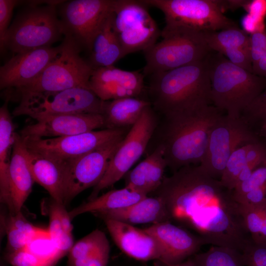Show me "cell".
<instances>
[{"label": "cell", "mask_w": 266, "mask_h": 266, "mask_svg": "<svg viewBox=\"0 0 266 266\" xmlns=\"http://www.w3.org/2000/svg\"><path fill=\"white\" fill-rule=\"evenodd\" d=\"M123 129H105L60 137H22L28 149L60 162H66L102 147L122 136Z\"/></svg>", "instance_id": "4fadbf2b"}, {"label": "cell", "mask_w": 266, "mask_h": 266, "mask_svg": "<svg viewBox=\"0 0 266 266\" xmlns=\"http://www.w3.org/2000/svg\"><path fill=\"white\" fill-rule=\"evenodd\" d=\"M191 258L197 266H245L241 252L223 246L212 245Z\"/></svg>", "instance_id": "1f68e13d"}, {"label": "cell", "mask_w": 266, "mask_h": 266, "mask_svg": "<svg viewBox=\"0 0 266 266\" xmlns=\"http://www.w3.org/2000/svg\"><path fill=\"white\" fill-rule=\"evenodd\" d=\"M261 140L241 117L222 114L211 129L206 154L200 165L210 176L220 180L227 161L236 149Z\"/></svg>", "instance_id": "8fae6325"}, {"label": "cell", "mask_w": 266, "mask_h": 266, "mask_svg": "<svg viewBox=\"0 0 266 266\" xmlns=\"http://www.w3.org/2000/svg\"><path fill=\"white\" fill-rule=\"evenodd\" d=\"M242 254L245 266H266V244L251 240Z\"/></svg>", "instance_id": "74e56055"}, {"label": "cell", "mask_w": 266, "mask_h": 266, "mask_svg": "<svg viewBox=\"0 0 266 266\" xmlns=\"http://www.w3.org/2000/svg\"><path fill=\"white\" fill-rule=\"evenodd\" d=\"M162 37L143 51L146 61L143 74L170 70L205 59L211 53L203 33L189 28L165 26Z\"/></svg>", "instance_id": "5b68a950"}, {"label": "cell", "mask_w": 266, "mask_h": 266, "mask_svg": "<svg viewBox=\"0 0 266 266\" xmlns=\"http://www.w3.org/2000/svg\"><path fill=\"white\" fill-rule=\"evenodd\" d=\"M259 136L264 138L265 141H264L266 143V124L262 125L257 132Z\"/></svg>", "instance_id": "bcb514c9"}, {"label": "cell", "mask_w": 266, "mask_h": 266, "mask_svg": "<svg viewBox=\"0 0 266 266\" xmlns=\"http://www.w3.org/2000/svg\"><path fill=\"white\" fill-rule=\"evenodd\" d=\"M21 1L17 0H0V47L3 50V42L6 32L9 28L10 21L14 7Z\"/></svg>", "instance_id": "f35d334b"}, {"label": "cell", "mask_w": 266, "mask_h": 266, "mask_svg": "<svg viewBox=\"0 0 266 266\" xmlns=\"http://www.w3.org/2000/svg\"><path fill=\"white\" fill-rule=\"evenodd\" d=\"M172 220L195 231L205 244L242 252L251 241L233 190L200 165L183 166L165 177L155 191Z\"/></svg>", "instance_id": "6da1fadb"}, {"label": "cell", "mask_w": 266, "mask_h": 266, "mask_svg": "<svg viewBox=\"0 0 266 266\" xmlns=\"http://www.w3.org/2000/svg\"><path fill=\"white\" fill-rule=\"evenodd\" d=\"M95 214L103 220L112 219L131 225L169 221L164 203L157 196H147L127 207Z\"/></svg>", "instance_id": "7402d4cb"}, {"label": "cell", "mask_w": 266, "mask_h": 266, "mask_svg": "<svg viewBox=\"0 0 266 266\" xmlns=\"http://www.w3.org/2000/svg\"><path fill=\"white\" fill-rule=\"evenodd\" d=\"M141 0H114L113 26L124 56L149 48L161 32Z\"/></svg>", "instance_id": "30bf717a"}, {"label": "cell", "mask_w": 266, "mask_h": 266, "mask_svg": "<svg viewBox=\"0 0 266 266\" xmlns=\"http://www.w3.org/2000/svg\"><path fill=\"white\" fill-rule=\"evenodd\" d=\"M243 8L252 17L265 21L266 15V0H247Z\"/></svg>", "instance_id": "7bdbcfd3"}, {"label": "cell", "mask_w": 266, "mask_h": 266, "mask_svg": "<svg viewBox=\"0 0 266 266\" xmlns=\"http://www.w3.org/2000/svg\"><path fill=\"white\" fill-rule=\"evenodd\" d=\"M207 57L151 75L150 102L156 110L165 115L210 104L211 85Z\"/></svg>", "instance_id": "3957f363"}, {"label": "cell", "mask_w": 266, "mask_h": 266, "mask_svg": "<svg viewBox=\"0 0 266 266\" xmlns=\"http://www.w3.org/2000/svg\"><path fill=\"white\" fill-rule=\"evenodd\" d=\"M147 196L124 187L109 191L100 197L88 200L72 209L68 213L72 220L78 215L85 213L95 214L125 207Z\"/></svg>", "instance_id": "f1b7e54d"}, {"label": "cell", "mask_w": 266, "mask_h": 266, "mask_svg": "<svg viewBox=\"0 0 266 266\" xmlns=\"http://www.w3.org/2000/svg\"><path fill=\"white\" fill-rule=\"evenodd\" d=\"M47 210L49 218L47 230L50 239L55 245L66 235L72 234L73 226L68 212L64 204L51 199Z\"/></svg>", "instance_id": "d6a6232c"}, {"label": "cell", "mask_w": 266, "mask_h": 266, "mask_svg": "<svg viewBox=\"0 0 266 266\" xmlns=\"http://www.w3.org/2000/svg\"><path fill=\"white\" fill-rule=\"evenodd\" d=\"M249 144L236 149L227 161L220 181L224 186L230 190H233L235 188L240 173L248 164L246 156Z\"/></svg>", "instance_id": "836d02e7"}, {"label": "cell", "mask_w": 266, "mask_h": 266, "mask_svg": "<svg viewBox=\"0 0 266 266\" xmlns=\"http://www.w3.org/2000/svg\"><path fill=\"white\" fill-rule=\"evenodd\" d=\"M168 266H197L191 258L188 259L184 262L178 264L169 265Z\"/></svg>", "instance_id": "7dc6e473"}, {"label": "cell", "mask_w": 266, "mask_h": 266, "mask_svg": "<svg viewBox=\"0 0 266 266\" xmlns=\"http://www.w3.org/2000/svg\"><path fill=\"white\" fill-rule=\"evenodd\" d=\"M266 186V160L257 166L248 179L237 185L233 190L235 200L250 191Z\"/></svg>", "instance_id": "8d00e7d4"}, {"label": "cell", "mask_w": 266, "mask_h": 266, "mask_svg": "<svg viewBox=\"0 0 266 266\" xmlns=\"http://www.w3.org/2000/svg\"><path fill=\"white\" fill-rule=\"evenodd\" d=\"M152 105L150 101L129 97L105 101L102 116L106 129H123L133 126L144 110Z\"/></svg>", "instance_id": "4316f807"}, {"label": "cell", "mask_w": 266, "mask_h": 266, "mask_svg": "<svg viewBox=\"0 0 266 266\" xmlns=\"http://www.w3.org/2000/svg\"><path fill=\"white\" fill-rule=\"evenodd\" d=\"M57 5L28 6L18 13L6 32L3 50L17 54L51 47L64 35Z\"/></svg>", "instance_id": "8992f818"}, {"label": "cell", "mask_w": 266, "mask_h": 266, "mask_svg": "<svg viewBox=\"0 0 266 266\" xmlns=\"http://www.w3.org/2000/svg\"><path fill=\"white\" fill-rule=\"evenodd\" d=\"M25 154L34 182L45 189L51 199L64 204V163L32 151L26 145Z\"/></svg>", "instance_id": "44dd1931"}, {"label": "cell", "mask_w": 266, "mask_h": 266, "mask_svg": "<svg viewBox=\"0 0 266 266\" xmlns=\"http://www.w3.org/2000/svg\"><path fill=\"white\" fill-rule=\"evenodd\" d=\"M158 242L160 261L166 266L179 264L199 252L205 242L197 234L166 221L144 229Z\"/></svg>", "instance_id": "ac0fdd59"}, {"label": "cell", "mask_w": 266, "mask_h": 266, "mask_svg": "<svg viewBox=\"0 0 266 266\" xmlns=\"http://www.w3.org/2000/svg\"><path fill=\"white\" fill-rule=\"evenodd\" d=\"M90 52L89 63L94 68L114 66L125 57L113 29L112 11L96 34Z\"/></svg>", "instance_id": "484cf974"}, {"label": "cell", "mask_w": 266, "mask_h": 266, "mask_svg": "<svg viewBox=\"0 0 266 266\" xmlns=\"http://www.w3.org/2000/svg\"><path fill=\"white\" fill-rule=\"evenodd\" d=\"M125 135L64 163V204L65 205L79 194L88 188L94 187L99 183Z\"/></svg>", "instance_id": "5bb4252c"}, {"label": "cell", "mask_w": 266, "mask_h": 266, "mask_svg": "<svg viewBox=\"0 0 266 266\" xmlns=\"http://www.w3.org/2000/svg\"><path fill=\"white\" fill-rule=\"evenodd\" d=\"M61 50V46L14 54L0 67V89L20 88L37 77Z\"/></svg>", "instance_id": "2e32d148"}, {"label": "cell", "mask_w": 266, "mask_h": 266, "mask_svg": "<svg viewBox=\"0 0 266 266\" xmlns=\"http://www.w3.org/2000/svg\"><path fill=\"white\" fill-rule=\"evenodd\" d=\"M103 220L113 240L126 255L140 261H160L159 244L144 229L115 220Z\"/></svg>", "instance_id": "d6986e66"}, {"label": "cell", "mask_w": 266, "mask_h": 266, "mask_svg": "<svg viewBox=\"0 0 266 266\" xmlns=\"http://www.w3.org/2000/svg\"><path fill=\"white\" fill-rule=\"evenodd\" d=\"M249 51L253 66L266 52V29L250 34Z\"/></svg>", "instance_id": "b9f144b4"}, {"label": "cell", "mask_w": 266, "mask_h": 266, "mask_svg": "<svg viewBox=\"0 0 266 266\" xmlns=\"http://www.w3.org/2000/svg\"><path fill=\"white\" fill-rule=\"evenodd\" d=\"M241 117L256 132L266 124V88L246 107Z\"/></svg>", "instance_id": "d590c367"}, {"label": "cell", "mask_w": 266, "mask_h": 266, "mask_svg": "<svg viewBox=\"0 0 266 266\" xmlns=\"http://www.w3.org/2000/svg\"><path fill=\"white\" fill-rule=\"evenodd\" d=\"M221 8L224 12L226 10L235 9L240 7H243L247 0H219Z\"/></svg>", "instance_id": "f6af8a7d"}, {"label": "cell", "mask_w": 266, "mask_h": 266, "mask_svg": "<svg viewBox=\"0 0 266 266\" xmlns=\"http://www.w3.org/2000/svg\"><path fill=\"white\" fill-rule=\"evenodd\" d=\"M25 145L19 133H16L13 144L8 177L12 212L15 214L22 208L32 191L34 179L25 154Z\"/></svg>", "instance_id": "ffe728a7"}, {"label": "cell", "mask_w": 266, "mask_h": 266, "mask_svg": "<svg viewBox=\"0 0 266 266\" xmlns=\"http://www.w3.org/2000/svg\"><path fill=\"white\" fill-rule=\"evenodd\" d=\"M18 95L19 103L14 116L26 115L35 120L48 116L71 114H102L104 101L90 89L78 87L55 92Z\"/></svg>", "instance_id": "ba28073f"}, {"label": "cell", "mask_w": 266, "mask_h": 266, "mask_svg": "<svg viewBox=\"0 0 266 266\" xmlns=\"http://www.w3.org/2000/svg\"><path fill=\"white\" fill-rule=\"evenodd\" d=\"M222 112L210 104L169 113L155 130L158 143L173 172L202 161L212 128Z\"/></svg>", "instance_id": "7a4b0ae2"}, {"label": "cell", "mask_w": 266, "mask_h": 266, "mask_svg": "<svg viewBox=\"0 0 266 266\" xmlns=\"http://www.w3.org/2000/svg\"><path fill=\"white\" fill-rule=\"evenodd\" d=\"M114 0H74L64 2L60 8L64 35L82 48L91 50L94 38L112 12Z\"/></svg>", "instance_id": "9a60e30c"}, {"label": "cell", "mask_w": 266, "mask_h": 266, "mask_svg": "<svg viewBox=\"0 0 266 266\" xmlns=\"http://www.w3.org/2000/svg\"><path fill=\"white\" fill-rule=\"evenodd\" d=\"M57 56L35 79L13 90L16 94L55 92L73 88L90 89V79L94 67L80 56L81 47L65 36Z\"/></svg>", "instance_id": "52a82bcc"}, {"label": "cell", "mask_w": 266, "mask_h": 266, "mask_svg": "<svg viewBox=\"0 0 266 266\" xmlns=\"http://www.w3.org/2000/svg\"><path fill=\"white\" fill-rule=\"evenodd\" d=\"M90 83L121 86L135 92L138 96L144 89L143 74L123 70L114 66L94 68L90 79Z\"/></svg>", "instance_id": "f546056e"}, {"label": "cell", "mask_w": 266, "mask_h": 266, "mask_svg": "<svg viewBox=\"0 0 266 266\" xmlns=\"http://www.w3.org/2000/svg\"><path fill=\"white\" fill-rule=\"evenodd\" d=\"M1 220L2 230L7 235V253L25 249L31 242L36 239H50L48 230L34 226L26 219L22 211L15 214L9 213Z\"/></svg>", "instance_id": "83f0119b"}, {"label": "cell", "mask_w": 266, "mask_h": 266, "mask_svg": "<svg viewBox=\"0 0 266 266\" xmlns=\"http://www.w3.org/2000/svg\"><path fill=\"white\" fill-rule=\"evenodd\" d=\"M240 207L245 226L251 240L257 242L265 225L266 205L255 207Z\"/></svg>", "instance_id": "e575fe53"}, {"label": "cell", "mask_w": 266, "mask_h": 266, "mask_svg": "<svg viewBox=\"0 0 266 266\" xmlns=\"http://www.w3.org/2000/svg\"><path fill=\"white\" fill-rule=\"evenodd\" d=\"M25 126L20 135L25 138H49L64 137L105 128L103 117L99 114L52 115L35 120Z\"/></svg>", "instance_id": "e0dca14e"}, {"label": "cell", "mask_w": 266, "mask_h": 266, "mask_svg": "<svg viewBox=\"0 0 266 266\" xmlns=\"http://www.w3.org/2000/svg\"><path fill=\"white\" fill-rule=\"evenodd\" d=\"M6 97L0 108V200L12 210L8 172L16 134L15 125L8 109Z\"/></svg>", "instance_id": "d4e9b609"}, {"label": "cell", "mask_w": 266, "mask_h": 266, "mask_svg": "<svg viewBox=\"0 0 266 266\" xmlns=\"http://www.w3.org/2000/svg\"><path fill=\"white\" fill-rule=\"evenodd\" d=\"M219 53L226 57L233 64L252 72L249 49L236 48L224 50Z\"/></svg>", "instance_id": "ab89813d"}, {"label": "cell", "mask_w": 266, "mask_h": 266, "mask_svg": "<svg viewBox=\"0 0 266 266\" xmlns=\"http://www.w3.org/2000/svg\"><path fill=\"white\" fill-rule=\"evenodd\" d=\"M205 41L211 51L236 48L249 49V36L238 26L219 31L203 33Z\"/></svg>", "instance_id": "4dcf8cb0"}, {"label": "cell", "mask_w": 266, "mask_h": 266, "mask_svg": "<svg viewBox=\"0 0 266 266\" xmlns=\"http://www.w3.org/2000/svg\"><path fill=\"white\" fill-rule=\"evenodd\" d=\"M166 167L161 149L156 147L143 161L128 173L125 187L147 196L162 184Z\"/></svg>", "instance_id": "603a6c76"}, {"label": "cell", "mask_w": 266, "mask_h": 266, "mask_svg": "<svg viewBox=\"0 0 266 266\" xmlns=\"http://www.w3.org/2000/svg\"><path fill=\"white\" fill-rule=\"evenodd\" d=\"M165 16L166 25L200 32L219 31L238 27L224 14L219 0H142Z\"/></svg>", "instance_id": "9c48e42d"}, {"label": "cell", "mask_w": 266, "mask_h": 266, "mask_svg": "<svg viewBox=\"0 0 266 266\" xmlns=\"http://www.w3.org/2000/svg\"><path fill=\"white\" fill-rule=\"evenodd\" d=\"M157 125L156 115L150 105L125 135L103 176L94 187L89 200L98 197L101 191L114 185L128 172L144 153Z\"/></svg>", "instance_id": "7c38bea8"}, {"label": "cell", "mask_w": 266, "mask_h": 266, "mask_svg": "<svg viewBox=\"0 0 266 266\" xmlns=\"http://www.w3.org/2000/svg\"><path fill=\"white\" fill-rule=\"evenodd\" d=\"M7 261L13 266H51V264L44 263L26 249L20 251L7 253Z\"/></svg>", "instance_id": "60d3db41"}, {"label": "cell", "mask_w": 266, "mask_h": 266, "mask_svg": "<svg viewBox=\"0 0 266 266\" xmlns=\"http://www.w3.org/2000/svg\"><path fill=\"white\" fill-rule=\"evenodd\" d=\"M252 73L266 78V52L253 66Z\"/></svg>", "instance_id": "ee69618b"}, {"label": "cell", "mask_w": 266, "mask_h": 266, "mask_svg": "<svg viewBox=\"0 0 266 266\" xmlns=\"http://www.w3.org/2000/svg\"><path fill=\"white\" fill-rule=\"evenodd\" d=\"M207 59L211 102L226 114L240 117L246 107L266 88V78L233 64L219 53H210Z\"/></svg>", "instance_id": "277c9868"}, {"label": "cell", "mask_w": 266, "mask_h": 266, "mask_svg": "<svg viewBox=\"0 0 266 266\" xmlns=\"http://www.w3.org/2000/svg\"><path fill=\"white\" fill-rule=\"evenodd\" d=\"M110 251L106 235L96 229L73 244L66 266H107Z\"/></svg>", "instance_id": "cb8c5ba5"}]
</instances>
